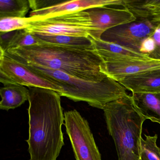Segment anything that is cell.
<instances>
[{
	"mask_svg": "<svg viewBox=\"0 0 160 160\" xmlns=\"http://www.w3.org/2000/svg\"><path fill=\"white\" fill-rule=\"evenodd\" d=\"M42 44L43 43L41 40L34 34L29 33L25 30H18L17 34L9 45L8 50Z\"/></svg>",
	"mask_w": 160,
	"mask_h": 160,
	"instance_id": "cell-20",
	"label": "cell"
},
{
	"mask_svg": "<svg viewBox=\"0 0 160 160\" xmlns=\"http://www.w3.org/2000/svg\"><path fill=\"white\" fill-rule=\"evenodd\" d=\"M90 38L94 43L95 50L105 63L134 58H150L148 55L118 44L104 41L100 38H94L91 36Z\"/></svg>",
	"mask_w": 160,
	"mask_h": 160,
	"instance_id": "cell-13",
	"label": "cell"
},
{
	"mask_svg": "<svg viewBox=\"0 0 160 160\" xmlns=\"http://www.w3.org/2000/svg\"></svg>",
	"mask_w": 160,
	"mask_h": 160,
	"instance_id": "cell-26",
	"label": "cell"
},
{
	"mask_svg": "<svg viewBox=\"0 0 160 160\" xmlns=\"http://www.w3.org/2000/svg\"><path fill=\"white\" fill-rule=\"evenodd\" d=\"M32 18L30 26L24 29L36 35H64L101 38V33L94 26L86 10L56 15L41 19Z\"/></svg>",
	"mask_w": 160,
	"mask_h": 160,
	"instance_id": "cell-5",
	"label": "cell"
},
{
	"mask_svg": "<svg viewBox=\"0 0 160 160\" xmlns=\"http://www.w3.org/2000/svg\"><path fill=\"white\" fill-rule=\"evenodd\" d=\"M18 30L10 32H0V46L5 52L8 50L9 45L17 34Z\"/></svg>",
	"mask_w": 160,
	"mask_h": 160,
	"instance_id": "cell-22",
	"label": "cell"
},
{
	"mask_svg": "<svg viewBox=\"0 0 160 160\" xmlns=\"http://www.w3.org/2000/svg\"><path fill=\"white\" fill-rule=\"evenodd\" d=\"M27 67L60 86L62 89L61 96L66 97L75 102L84 101L94 108L103 110L109 102L128 95L126 88L110 77L100 81H91L59 70L40 67Z\"/></svg>",
	"mask_w": 160,
	"mask_h": 160,
	"instance_id": "cell-4",
	"label": "cell"
},
{
	"mask_svg": "<svg viewBox=\"0 0 160 160\" xmlns=\"http://www.w3.org/2000/svg\"><path fill=\"white\" fill-rule=\"evenodd\" d=\"M102 110L118 160H140L143 125L147 119L141 113L132 95L109 102Z\"/></svg>",
	"mask_w": 160,
	"mask_h": 160,
	"instance_id": "cell-3",
	"label": "cell"
},
{
	"mask_svg": "<svg viewBox=\"0 0 160 160\" xmlns=\"http://www.w3.org/2000/svg\"><path fill=\"white\" fill-rule=\"evenodd\" d=\"M28 88L29 160H56L64 145L61 96L51 89Z\"/></svg>",
	"mask_w": 160,
	"mask_h": 160,
	"instance_id": "cell-1",
	"label": "cell"
},
{
	"mask_svg": "<svg viewBox=\"0 0 160 160\" xmlns=\"http://www.w3.org/2000/svg\"><path fill=\"white\" fill-rule=\"evenodd\" d=\"M2 84L4 86L9 84H17L14 81L9 78L0 67V84Z\"/></svg>",
	"mask_w": 160,
	"mask_h": 160,
	"instance_id": "cell-23",
	"label": "cell"
},
{
	"mask_svg": "<svg viewBox=\"0 0 160 160\" xmlns=\"http://www.w3.org/2000/svg\"><path fill=\"white\" fill-rule=\"evenodd\" d=\"M0 67L17 84L28 87L51 89L60 95L62 93V89L59 85L39 76L25 65L8 57L5 53Z\"/></svg>",
	"mask_w": 160,
	"mask_h": 160,
	"instance_id": "cell-9",
	"label": "cell"
},
{
	"mask_svg": "<svg viewBox=\"0 0 160 160\" xmlns=\"http://www.w3.org/2000/svg\"><path fill=\"white\" fill-rule=\"evenodd\" d=\"M105 63L108 76L117 82L127 76L160 69V60L151 58H134Z\"/></svg>",
	"mask_w": 160,
	"mask_h": 160,
	"instance_id": "cell-11",
	"label": "cell"
},
{
	"mask_svg": "<svg viewBox=\"0 0 160 160\" xmlns=\"http://www.w3.org/2000/svg\"><path fill=\"white\" fill-rule=\"evenodd\" d=\"M145 139L141 138L140 160H160V148L157 145L158 134L154 136L144 134Z\"/></svg>",
	"mask_w": 160,
	"mask_h": 160,
	"instance_id": "cell-19",
	"label": "cell"
},
{
	"mask_svg": "<svg viewBox=\"0 0 160 160\" xmlns=\"http://www.w3.org/2000/svg\"><path fill=\"white\" fill-rule=\"evenodd\" d=\"M34 35L43 43L89 50H95L94 43L90 36L88 37H84L64 35Z\"/></svg>",
	"mask_w": 160,
	"mask_h": 160,
	"instance_id": "cell-17",
	"label": "cell"
},
{
	"mask_svg": "<svg viewBox=\"0 0 160 160\" xmlns=\"http://www.w3.org/2000/svg\"><path fill=\"white\" fill-rule=\"evenodd\" d=\"M158 25L157 23L149 20L136 18L135 21L107 30L102 34L100 39L141 53L143 41L153 34Z\"/></svg>",
	"mask_w": 160,
	"mask_h": 160,
	"instance_id": "cell-7",
	"label": "cell"
},
{
	"mask_svg": "<svg viewBox=\"0 0 160 160\" xmlns=\"http://www.w3.org/2000/svg\"><path fill=\"white\" fill-rule=\"evenodd\" d=\"M65 126L76 160H102L88 122L74 110L65 112Z\"/></svg>",
	"mask_w": 160,
	"mask_h": 160,
	"instance_id": "cell-6",
	"label": "cell"
},
{
	"mask_svg": "<svg viewBox=\"0 0 160 160\" xmlns=\"http://www.w3.org/2000/svg\"><path fill=\"white\" fill-rule=\"evenodd\" d=\"M5 53V52L3 50L2 47L0 46V66L2 65V61L3 59H4V57Z\"/></svg>",
	"mask_w": 160,
	"mask_h": 160,
	"instance_id": "cell-24",
	"label": "cell"
},
{
	"mask_svg": "<svg viewBox=\"0 0 160 160\" xmlns=\"http://www.w3.org/2000/svg\"><path fill=\"white\" fill-rule=\"evenodd\" d=\"M122 7L128 8L136 18L160 21V0H123Z\"/></svg>",
	"mask_w": 160,
	"mask_h": 160,
	"instance_id": "cell-14",
	"label": "cell"
},
{
	"mask_svg": "<svg viewBox=\"0 0 160 160\" xmlns=\"http://www.w3.org/2000/svg\"><path fill=\"white\" fill-rule=\"evenodd\" d=\"M118 82L133 94L160 92V69L127 76Z\"/></svg>",
	"mask_w": 160,
	"mask_h": 160,
	"instance_id": "cell-12",
	"label": "cell"
},
{
	"mask_svg": "<svg viewBox=\"0 0 160 160\" xmlns=\"http://www.w3.org/2000/svg\"><path fill=\"white\" fill-rule=\"evenodd\" d=\"M5 54L27 66L59 70L82 80L98 82L109 77L106 63L96 50L43 43L11 49Z\"/></svg>",
	"mask_w": 160,
	"mask_h": 160,
	"instance_id": "cell-2",
	"label": "cell"
},
{
	"mask_svg": "<svg viewBox=\"0 0 160 160\" xmlns=\"http://www.w3.org/2000/svg\"><path fill=\"white\" fill-rule=\"evenodd\" d=\"M93 25L102 34L111 28L135 21L136 18L128 8H114L107 6L86 9Z\"/></svg>",
	"mask_w": 160,
	"mask_h": 160,
	"instance_id": "cell-10",
	"label": "cell"
},
{
	"mask_svg": "<svg viewBox=\"0 0 160 160\" xmlns=\"http://www.w3.org/2000/svg\"><path fill=\"white\" fill-rule=\"evenodd\" d=\"M141 113L152 122L160 125V92L131 95Z\"/></svg>",
	"mask_w": 160,
	"mask_h": 160,
	"instance_id": "cell-16",
	"label": "cell"
},
{
	"mask_svg": "<svg viewBox=\"0 0 160 160\" xmlns=\"http://www.w3.org/2000/svg\"><path fill=\"white\" fill-rule=\"evenodd\" d=\"M30 9L29 0H0V18H24Z\"/></svg>",
	"mask_w": 160,
	"mask_h": 160,
	"instance_id": "cell-18",
	"label": "cell"
},
{
	"mask_svg": "<svg viewBox=\"0 0 160 160\" xmlns=\"http://www.w3.org/2000/svg\"><path fill=\"white\" fill-rule=\"evenodd\" d=\"M30 17L41 19L56 15L85 10L90 8L103 6H122L123 0H76L58 1L29 0Z\"/></svg>",
	"mask_w": 160,
	"mask_h": 160,
	"instance_id": "cell-8",
	"label": "cell"
},
{
	"mask_svg": "<svg viewBox=\"0 0 160 160\" xmlns=\"http://www.w3.org/2000/svg\"><path fill=\"white\" fill-rule=\"evenodd\" d=\"M32 21L31 17L6 18H0V32H10L24 30L30 26Z\"/></svg>",
	"mask_w": 160,
	"mask_h": 160,
	"instance_id": "cell-21",
	"label": "cell"
},
{
	"mask_svg": "<svg viewBox=\"0 0 160 160\" xmlns=\"http://www.w3.org/2000/svg\"><path fill=\"white\" fill-rule=\"evenodd\" d=\"M0 110L8 111L21 106L28 101L29 89L18 84H9L0 88Z\"/></svg>",
	"mask_w": 160,
	"mask_h": 160,
	"instance_id": "cell-15",
	"label": "cell"
},
{
	"mask_svg": "<svg viewBox=\"0 0 160 160\" xmlns=\"http://www.w3.org/2000/svg\"><path fill=\"white\" fill-rule=\"evenodd\" d=\"M155 23H159V24H160V21L158 22H155Z\"/></svg>",
	"mask_w": 160,
	"mask_h": 160,
	"instance_id": "cell-25",
	"label": "cell"
}]
</instances>
